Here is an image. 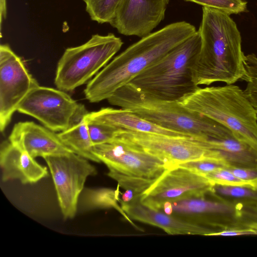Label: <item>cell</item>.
I'll use <instances>...</instances> for the list:
<instances>
[{"label":"cell","mask_w":257,"mask_h":257,"mask_svg":"<svg viewBox=\"0 0 257 257\" xmlns=\"http://www.w3.org/2000/svg\"><path fill=\"white\" fill-rule=\"evenodd\" d=\"M202 7L218 10L229 15L245 12L247 9L245 0H184Z\"/></svg>","instance_id":"484cf974"},{"label":"cell","mask_w":257,"mask_h":257,"mask_svg":"<svg viewBox=\"0 0 257 257\" xmlns=\"http://www.w3.org/2000/svg\"><path fill=\"white\" fill-rule=\"evenodd\" d=\"M198 32L201 48L191 71L194 83L209 85L215 82L233 84L246 78L241 37L230 15L202 7Z\"/></svg>","instance_id":"7a4b0ae2"},{"label":"cell","mask_w":257,"mask_h":257,"mask_svg":"<svg viewBox=\"0 0 257 257\" xmlns=\"http://www.w3.org/2000/svg\"><path fill=\"white\" fill-rule=\"evenodd\" d=\"M136 196L131 190H126L121 196L120 199L124 202H129L132 201Z\"/></svg>","instance_id":"1f68e13d"},{"label":"cell","mask_w":257,"mask_h":257,"mask_svg":"<svg viewBox=\"0 0 257 257\" xmlns=\"http://www.w3.org/2000/svg\"><path fill=\"white\" fill-rule=\"evenodd\" d=\"M119 203L130 219L158 227L169 234L209 236L212 233L205 227L145 205L140 201V196L129 202H124L120 199Z\"/></svg>","instance_id":"2e32d148"},{"label":"cell","mask_w":257,"mask_h":257,"mask_svg":"<svg viewBox=\"0 0 257 257\" xmlns=\"http://www.w3.org/2000/svg\"><path fill=\"white\" fill-rule=\"evenodd\" d=\"M244 64L247 85L243 91L257 113V56L253 53L245 55Z\"/></svg>","instance_id":"d4e9b609"},{"label":"cell","mask_w":257,"mask_h":257,"mask_svg":"<svg viewBox=\"0 0 257 257\" xmlns=\"http://www.w3.org/2000/svg\"><path fill=\"white\" fill-rule=\"evenodd\" d=\"M107 175L115 180L119 187L123 188L125 190H131L136 196H140L158 178L152 179L129 176L112 170H109Z\"/></svg>","instance_id":"cb8c5ba5"},{"label":"cell","mask_w":257,"mask_h":257,"mask_svg":"<svg viewBox=\"0 0 257 257\" xmlns=\"http://www.w3.org/2000/svg\"><path fill=\"white\" fill-rule=\"evenodd\" d=\"M6 0H0V29L1 37H2V24L3 20H5L7 16Z\"/></svg>","instance_id":"4dcf8cb0"},{"label":"cell","mask_w":257,"mask_h":257,"mask_svg":"<svg viewBox=\"0 0 257 257\" xmlns=\"http://www.w3.org/2000/svg\"><path fill=\"white\" fill-rule=\"evenodd\" d=\"M90 19L99 24L109 23L121 0H83Z\"/></svg>","instance_id":"603a6c76"},{"label":"cell","mask_w":257,"mask_h":257,"mask_svg":"<svg viewBox=\"0 0 257 257\" xmlns=\"http://www.w3.org/2000/svg\"><path fill=\"white\" fill-rule=\"evenodd\" d=\"M93 151L108 170L126 175L157 178L169 169L159 158L116 137L93 145Z\"/></svg>","instance_id":"7c38bea8"},{"label":"cell","mask_w":257,"mask_h":257,"mask_svg":"<svg viewBox=\"0 0 257 257\" xmlns=\"http://www.w3.org/2000/svg\"><path fill=\"white\" fill-rule=\"evenodd\" d=\"M107 100L110 104L128 109L155 124L187 136L218 138L231 132L179 101L153 97L130 83L117 89Z\"/></svg>","instance_id":"3957f363"},{"label":"cell","mask_w":257,"mask_h":257,"mask_svg":"<svg viewBox=\"0 0 257 257\" xmlns=\"http://www.w3.org/2000/svg\"><path fill=\"white\" fill-rule=\"evenodd\" d=\"M244 204L224 200L211 190L201 195L165 202L159 210L205 227L211 231L209 236H214L240 226Z\"/></svg>","instance_id":"52a82bcc"},{"label":"cell","mask_w":257,"mask_h":257,"mask_svg":"<svg viewBox=\"0 0 257 257\" xmlns=\"http://www.w3.org/2000/svg\"><path fill=\"white\" fill-rule=\"evenodd\" d=\"M44 159L51 174L61 212L64 219L76 214L79 198L87 178L97 174L88 160L74 153L51 155Z\"/></svg>","instance_id":"9c48e42d"},{"label":"cell","mask_w":257,"mask_h":257,"mask_svg":"<svg viewBox=\"0 0 257 257\" xmlns=\"http://www.w3.org/2000/svg\"><path fill=\"white\" fill-rule=\"evenodd\" d=\"M169 0H121L109 23L125 36L144 37L163 21Z\"/></svg>","instance_id":"5bb4252c"},{"label":"cell","mask_w":257,"mask_h":257,"mask_svg":"<svg viewBox=\"0 0 257 257\" xmlns=\"http://www.w3.org/2000/svg\"><path fill=\"white\" fill-rule=\"evenodd\" d=\"M123 43L112 33L95 34L84 44L67 48L57 64L56 86L67 92L85 84L109 63Z\"/></svg>","instance_id":"8992f818"},{"label":"cell","mask_w":257,"mask_h":257,"mask_svg":"<svg viewBox=\"0 0 257 257\" xmlns=\"http://www.w3.org/2000/svg\"><path fill=\"white\" fill-rule=\"evenodd\" d=\"M197 31L190 23L180 21L141 38L88 81L84 90L85 98L91 103L107 100L117 89L130 83Z\"/></svg>","instance_id":"6da1fadb"},{"label":"cell","mask_w":257,"mask_h":257,"mask_svg":"<svg viewBox=\"0 0 257 257\" xmlns=\"http://www.w3.org/2000/svg\"></svg>","instance_id":"d6a6232c"},{"label":"cell","mask_w":257,"mask_h":257,"mask_svg":"<svg viewBox=\"0 0 257 257\" xmlns=\"http://www.w3.org/2000/svg\"><path fill=\"white\" fill-rule=\"evenodd\" d=\"M62 142L74 153L88 160L100 163L94 155L87 122L84 117L69 128L58 133Z\"/></svg>","instance_id":"ffe728a7"},{"label":"cell","mask_w":257,"mask_h":257,"mask_svg":"<svg viewBox=\"0 0 257 257\" xmlns=\"http://www.w3.org/2000/svg\"><path fill=\"white\" fill-rule=\"evenodd\" d=\"M212 191L220 198L231 203H257V190L248 186L214 185Z\"/></svg>","instance_id":"7402d4cb"},{"label":"cell","mask_w":257,"mask_h":257,"mask_svg":"<svg viewBox=\"0 0 257 257\" xmlns=\"http://www.w3.org/2000/svg\"><path fill=\"white\" fill-rule=\"evenodd\" d=\"M9 141L34 158L73 153L62 142L58 134L31 121L16 123Z\"/></svg>","instance_id":"9a60e30c"},{"label":"cell","mask_w":257,"mask_h":257,"mask_svg":"<svg viewBox=\"0 0 257 257\" xmlns=\"http://www.w3.org/2000/svg\"><path fill=\"white\" fill-rule=\"evenodd\" d=\"M227 168L246 185L257 190L256 167H230Z\"/></svg>","instance_id":"f546056e"},{"label":"cell","mask_w":257,"mask_h":257,"mask_svg":"<svg viewBox=\"0 0 257 257\" xmlns=\"http://www.w3.org/2000/svg\"><path fill=\"white\" fill-rule=\"evenodd\" d=\"M213 185L206 177L177 166L163 173L140 199L145 205L160 210L165 202L204 194L211 191Z\"/></svg>","instance_id":"4fadbf2b"},{"label":"cell","mask_w":257,"mask_h":257,"mask_svg":"<svg viewBox=\"0 0 257 257\" xmlns=\"http://www.w3.org/2000/svg\"><path fill=\"white\" fill-rule=\"evenodd\" d=\"M116 138L162 161L169 169L206 157L205 138L119 131Z\"/></svg>","instance_id":"30bf717a"},{"label":"cell","mask_w":257,"mask_h":257,"mask_svg":"<svg viewBox=\"0 0 257 257\" xmlns=\"http://www.w3.org/2000/svg\"><path fill=\"white\" fill-rule=\"evenodd\" d=\"M204 143L206 157L216 159L227 168H257V151L237 139L232 132L218 138H206Z\"/></svg>","instance_id":"ac0fdd59"},{"label":"cell","mask_w":257,"mask_h":257,"mask_svg":"<svg viewBox=\"0 0 257 257\" xmlns=\"http://www.w3.org/2000/svg\"><path fill=\"white\" fill-rule=\"evenodd\" d=\"M37 80L9 45L0 46V130L4 133L21 102Z\"/></svg>","instance_id":"8fae6325"},{"label":"cell","mask_w":257,"mask_h":257,"mask_svg":"<svg viewBox=\"0 0 257 257\" xmlns=\"http://www.w3.org/2000/svg\"><path fill=\"white\" fill-rule=\"evenodd\" d=\"M204 177L213 185L248 186L236 177L227 168L218 169Z\"/></svg>","instance_id":"f1b7e54d"},{"label":"cell","mask_w":257,"mask_h":257,"mask_svg":"<svg viewBox=\"0 0 257 257\" xmlns=\"http://www.w3.org/2000/svg\"><path fill=\"white\" fill-rule=\"evenodd\" d=\"M17 111L36 118L54 132L69 128L88 113L84 105L66 92L39 85L30 91Z\"/></svg>","instance_id":"ba28073f"},{"label":"cell","mask_w":257,"mask_h":257,"mask_svg":"<svg viewBox=\"0 0 257 257\" xmlns=\"http://www.w3.org/2000/svg\"><path fill=\"white\" fill-rule=\"evenodd\" d=\"M0 165L2 180H18L22 184L36 183L48 175L47 168L9 140L1 143Z\"/></svg>","instance_id":"e0dca14e"},{"label":"cell","mask_w":257,"mask_h":257,"mask_svg":"<svg viewBox=\"0 0 257 257\" xmlns=\"http://www.w3.org/2000/svg\"><path fill=\"white\" fill-rule=\"evenodd\" d=\"M205 176L218 169L227 168L220 161L213 158L203 157L183 163L178 165Z\"/></svg>","instance_id":"83f0119b"},{"label":"cell","mask_w":257,"mask_h":257,"mask_svg":"<svg viewBox=\"0 0 257 257\" xmlns=\"http://www.w3.org/2000/svg\"><path fill=\"white\" fill-rule=\"evenodd\" d=\"M85 118L106 124L119 131L189 137L162 127L145 119L128 109L122 108H102L97 111L88 112L85 116Z\"/></svg>","instance_id":"d6986e66"},{"label":"cell","mask_w":257,"mask_h":257,"mask_svg":"<svg viewBox=\"0 0 257 257\" xmlns=\"http://www.w3.org/2000/svg\"><path fill=\"white\" fill-rule=\"evenodd\" d=\"M179 102L226 127L257 151V113L238 86L199 87Z\"/></svg>","instance_id":"277c9868"},{"label":"cell","mask_w":257,"mask_h":257,"mask_svg":"<svg viewBox=\"0 0 257 257\" xmlns=\"http://www.w3.org/2000/svg\"><path fill=\"white\" fill-rule=\"evenodd\" d=\"M201 45V36L197 31L130 83L153 97L179 101L199 87L193 81L191 68Z\"/></svg>","instance_id":"5b68a950"},{"label":"cell","mask_w":257,"mask_h":257,"mask_svg":"<svg viewBox=\"0 0 257 257\" xmlns=\"http://www.w3.org/2000/svg\"><path fill=\"white\" fill-rule=\"evenodd\" d=\"M85 118V117H84ZM93 145L108 142L114 139L119 130L106 124L85 118Z\"/></svg>","instance_id":"4316f807"},{"label":"cell","mask_w":257,"mask_h":257,"mask_svg":"<svg viewBox=\"0 0 257 257\" xmlns=\"http://www.w3.org/2000/svg\"><path fill=\"white\" fill-rule=\"evenodd\" d=\"M119 186L116 189L107 188L87 189L83 191L81 205L84 210L113 208L119 212L134 227L141 230L122 210L119 203Z\"/></svg>","instance_id":"44dd1931"}]
</instances>
